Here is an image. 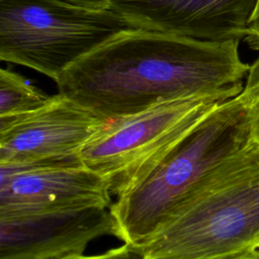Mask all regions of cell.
I'll return each mask as SVG.
<instances>
[{"mask_svg":"<svg viewBox=\"0 0 259 259\" xmlns=\"http://www.w3.org/2000/svg\"><path fill=\"white\" fill-rule=\"evenodd\" d=\"M250 142L249 113L241 94L217 104L145 175L116 196L110 204L116 238L144 246Z\"/></svg>","mask_w":259,"mask_h":259,"instance_id":"cell-2","label":"cell"},{"mask_svg":"<svg viewBox=\"0 0 259 259\" xmlns=\"http://www.w3.org/2000/svg\"><path fill=\"white\" fill-rule=\"evenodd\" d=\"M131 27L110 9L63 0H0V59L55 82L77 61Z\"/></svg>","mask_w":259,"mask_h":259,"instance_id":"cell-4","label":"cell"},{"mask_svg":"<svg viewBox=\"0 0 259 259\" xmlns=\"http://www.w3.org/2000/svg\"><path fill=\"white\" fill-rule=\"evenodd\" d=\"M66 259H147L142 248L124 243L122 246L110 249L97 255H77Z\"/></svg>","mask_w":259,"mask_h":259,"instance_id":"cell-12","label":"cell"},{"mask_svg":"<svg viewBox=\"0 0 259 259\" xmlns=\"http://www.w3.org/2000/svg\"><path fill=\"white\" fill-rule=\"evenodd\" d=\"M141 248L147 259H259V144L229 158Z\"/></svg>","mask_w":259,"mask_h":259,"instance_id":"cell-3","label":"cell"},{"mask_svg":"<svg viewBox=\"0 0 259 259\" xmlns=\"http://www.w3.org/2000/svg\"><path fill=\"white\" fill-rule=\"evenodd\" d=\"M110 194L85 166L29 170L0 177V214L110 206Z\"/></svg>","mask_w":259,"mask_h":259,"instance_id":"cell-9","label":"cell"},{"mask_svg":"<svg viewBox=\"0 0 259 259\" xmlns=\"http://www.w3.org/2000/svg\"><path fill=\"white\" fill-rule=\"evenodd\" d=\"M240 94L249 113L251 141L259 144V59L250 66Z\"/></svg>","mask_w":259,"mask_h":259,"instance_id":"cell-11","label":"cell"},{"mask_svg":"<svg viewBox=\"0 0 259 259\" xmlns=\"http://www.w3.org/2000/svg\"><path fill=\"white\" fill-rule=\"evenodd\" d=\"M226 101L196 96L161 103L109 120L79 150L83 165L117 196L145 175L204 114Z\"/></svg>","mask_w":259,"mask_h":259,"instance_id":"cell-5","label":"cell"},{"mask_svg":"<svg viewBox=\"0 0 259 259\" xmlns=\"http://www.w3.org/2000/svg\"><path fill=\"white\" fill-rule=\"evenodd\" d=\"M239 41H206L127 28L67 69L59 94L109 121L196 96L228 100L244 88L250 66Z\"/></svg>","mask_w":259,"mask_h":259,"instance_id":"cell-1","label":"cell"},{"mask_svg":"<svg viewBox=\"0 0 259 259\" xmlns=\"http://www.w3.org/2000/svg\"><path fill=\"white\" fill-rule=\"evenodd\" d=\"M257 0H111L133 28L206 41L245 38Z\"/></svg>","mask_w":259,"mask_h":259,"instance_id":"cell-8","label":"cell"},{"mask_svg":"<svg viewBox=\"0 0 259 259\" xmlns=\"http://www.w3.org/2000/svg\"><path fill=\"white\" fill-rule=\"evenodd\" d=\"M54 97L34 87L21 75L8 69L0 70V116L33 112L48 105Z\"/></svg>","mask_w":259,"mask_h":259,"instance_id":"cell-10","label":"cell"},{"mask_svg":"<svg viewBox=\"0 0 259 259\" xmlns=\"http://www.w3.org/2000/svg\"><path fill=\"white\" fill-rule=\"evenodd\" d=\"M117 233L110 206L0 214V259H66Z\"/></svg>","mask_w":259,"mask_h":259,"instance_id":"cell-6","label":"cell"},{"mask_svg":"<svg viewBox=\"0 0 259 259\" xmlns=\"http://www.w3.org/2000/svg\"><path fill=\"white\" fill-rule=\"evenodd\" d=\"M244 39L250 49L259 52V0L256 2Z\"/></svg>","mask_w":259,"mask_h":259,"instance_id":"cell-13","label":"cell"},{"mask_svg":"<svg viewBox=\"0 0 259 259\" xmlns=\"http://www.w3.org/2000/svg\"><path fill=\"white\" fill-rule=\"evenodd\" d=\"M107 122L58 93L38 110L0 116V164L76 154Z\"/></svg>","mask_w":259,"mask_h":259,"instance_id":"cell-7","label":"cell"},{"mask_svg":"<svg viewBox=\"0 0 259 259\" xmlns=\"http://www.w3.org/2000/svg\"><path fill=\"white\" fill-rule=\"evenodd\" d=\"M65 2L74 4L76 6L89 8V9H109L111 0H63Z\"/></svg>","mask_w":259,"mask_h":259,"instance_id":"cell-14","label":"cell"}]
</instances>
